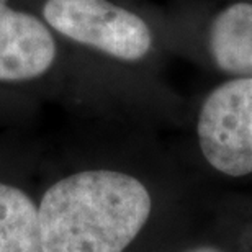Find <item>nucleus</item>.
<instances>
[{"label": "nucleus", "instance_id": "4", "mask_svg": "<svg viewBox=\"0 0 252 252\" xmlns=\"http://www.w3.org/2000/svg\"><path fill=\"white\" fill-rule=\"evenodd\" d=\"M56 58L48 27L33 15L0 3V82L36 79Z\"/></svg>", "mask_w": 252, "mask_h": 252}, {"label": "nucleus", "instance_id": "6", "mask_svg": "<svg viewBox=\"0 0 252 252\" xmlns=\"http://www.w3.org/2000/svg\"><path fill=\"white\" fill-rule=\"evenodd\" d=\"M0 252H43L38 208L15 185L0 182Z\"/></svg>", "mask_w": 252, "mask_h": 252}, {"label": "nucleus", "instance_id": "7", "mask_svg": "<svg viewBox=\"0 0 252 252\" xmlns=\"http://www.w3.org/2000/svg\"><path fill=\"white\" fill-rule=\"evenodd\" d=\"M185 252H223L220 248H215V246H196V248H191Z\"/></svg>", "mask_w": 252, "mask_h": 252}, {"label": "nucleus", "instance_id": "1", "mask_svg": "<svg viewBox=\"0 0 252 252\" xmlns=\"http://www.w3.org/2000/svg\"><path fill=\"white\" fill-rule=\"evenodd\" d=\"M153 198L118 170H82L44 191L38 206L43 252H125L144 229Z\"/></svg>", "mask_w": 252, "mask_h": 252}, {"label": "nucleus", "instance_id": "5", "mask_svg": "<svg viewBox=\"0 0 252 252\" xmlns=\"http://www.w3.org/2000/svg\"><path fill=\"white\" fill-rule=\"evenodd\" d=\"M210 51L216 65L236 77H252V3L229 5L213 20Z\"/></svg>", "mask_w": 252, "mask_h": 252}, {"label": "nucleus", "instance_id": "3", "mask_svg": "<svg viewBox=\"0 0 252 252\" xmlns=\"http://www.w3.org/2000/svg\"><path fill=\"white\" fill-rule=\"evenodd\" d=\"M203 158L228 177L252 174V77L221 84L201 105L196 123Z\"/></svg>", "mask_w": 252, "mask_h": 252}, {"label": "nucleus", "instance_id": "2", "mask_svg": "<svg viewBox=\"0 0 252 252\" xmlns=\"http://www.w3.org/2000/svg\"><path fill=\"white\" fill-rule=\"evenodd\" d=\"M43 15L56 32L122 61H139L149 53V27L129 10L108 0H48Z\"/></svg>", "mask_w": 252, "mask_h": 252}, {"label": "nucleus", "instance_id": "8", "mask_svg": "<svg viewBox=\"0 0 252 252\" xmlns=\"http://www.w3.org/2000/svg\"><path fill=\"white\" fill-rule=\"evenodd\" d=\"M0 3H7V0H0Z\"/></svg>", "mask_w": 252, "mask_h": 252}]
</instances>
